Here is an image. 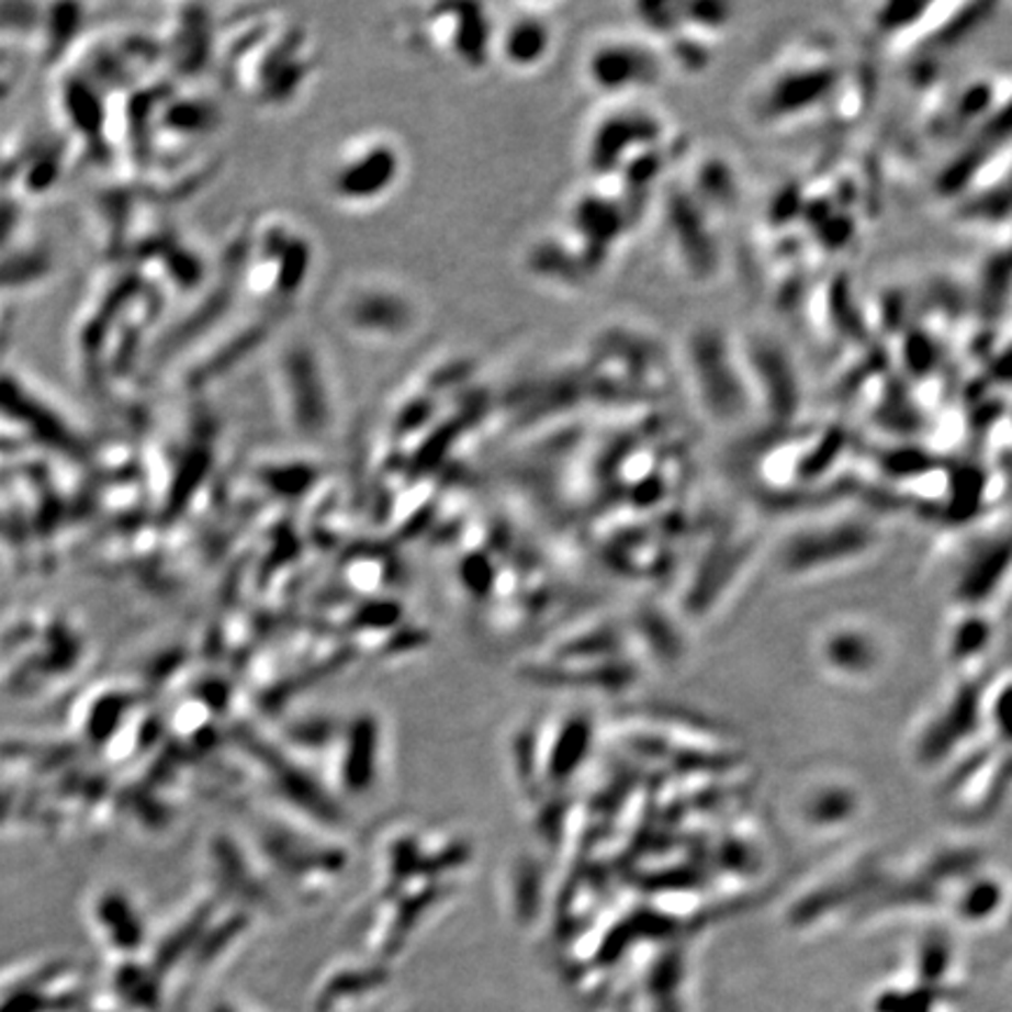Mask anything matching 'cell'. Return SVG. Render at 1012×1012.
<instances>
[{
  "label": "cell",
  "instance_id": "6da1fadb",
  "mask_svg": "<svg viewBox=\"0 0 1012 1012\" xmlns=\"http://www.w3.org/2000/svg\"><path fill=\"white\" fill-rule=\"evenodd\" d=\"M401 171L398 148L385 136H359L340 148L328 171V190L347 204L378 202Z\"/></svg>",
  "mask_w": 1012,
  "mask_h": 1012
},
{
  "label": "cell",
  "instance_id": "7a4b0ae2",
  "mask_svg": "<svg viewBox=\"0 0 1012 1012\" xmlns=\"http://www.w3.org/2000/svg\"><path fill=\"white\" fill-rule=\"evenodd\" d=\"M553 33L549 22L539 14L511 16L499 31H495V52L514 71H532L549 57Z\"/></svg>",
  "mask_w": 1012,
  "mask_h": 1012
}]
</instances>
